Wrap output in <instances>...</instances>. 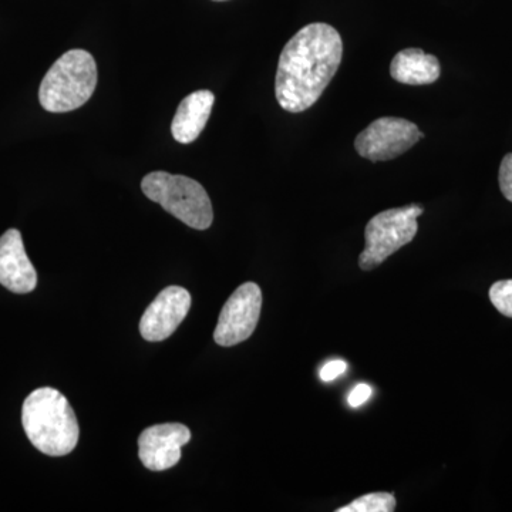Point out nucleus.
Here are the masks:
<instances>
[{
    "label": "nucleus",
    "instance_id": "nucleus-1",
    "mask_svg": "<svg viewBox=\"0 0 512 512\" xmlns=\"http://www.w3.org/2000/svg\"><path fill=\"white\" fill-rule=\"evenodd\" d=\"M342 36L328 23H311L286 43L279 57L275 94L289 113L311 109L339 70Z\"/></svg>",
    "mask_w": 512,
    "mask_h": 512
},
{
    "label": "nucleus",
    "instance_id": "nucleus-2",
    "mask_svg": "<svg viewBox=\"0 0 512 512\" xmlns=\"http://www.w3.org/2000/svg\"><path fill=\"white\" fill-rule=\"evenodd\" d=\"M22 424L30 443L46 456H67L79 443L76 414L69 400L52 387H42L26 397Z\"/></svg>",
    "mask_w": 512,
    "mask_h": 512
},
{
    "label": "nucleus",
    "instance_id": "nucleus-3",
    "mask_svg": "<svg viewBox=\"0 0 512 512\" xmlns=\"http://www.w3.org/2000/svg\"><path fill=\"white\" fill-rule=\"evenodd\" d=\"M97 86V64L89 52L73 49L64 53L43 77L39 101L49 113L80 109Z\"/></svg>",
    "mask_w": 512,
    "mask_h": 512
},
{
    "label": "nucleus",
    "instance_id": "nucleus-4",
    "mask_svg": "<svg viewBox=\"0 0 512 512\" xmlns=\"http://www.w3.org/2000/svg\"><path fill=\"white\" fill-rule=\"evenodd\" d=\"M141 190L148 200L160 204L188 227L204 231L214 221V211L207 191L198 181L185 175L154 171L143 178Z\"/></svg>",
    "mask_w": 512,
    "mask_h": 512
},
{
    "label": "nucleus",
    "instance_id": "nucleus-5",
    "mask_svg": "<svg viewBox=\"0 0 512 512\" xmlns=\"http://www.w3.org/2000/svg\"><path fill=\"white\" fill-rule=\"evenodd\" d=\"M423 212L421 205L413 204L375 215L366 227V248L360 254V269L372 271L394 252L410 244L419 229L417 218L423 215Z\"/></svg>",
    "mask_w": 512,
    "mask_h": 512
},
{
    "label": "nucleus",
    "instance_id": "nucleus-6",
    "mask_svg": "<svg viewBox=\"0 0 512 512\" xmlns=\"http://www.w3.org/2000/svg\"><path fill=\"white\" fill-rule=\"evenodd\" d=\"M423 137L424 134L412 121L380 117L356 137L355 148L360 157L380 163L402 156Z\"/></svg>",
    "mask_w": 512,
    "mask_h": 512
},
{
    "label": "nucleus",
    "instance_id": "nucleus-7",
    "mask_svg": "<svg viewBox=\"0 0 512 512\" xmlns=\"http://www.w3.org/2000/svg\"><path fill=\"white\" fill-rule=\"evenodd\" d=\"M262 291L254 282L239 286L222 308L214 340L224 348L238 345L251 338L259 322Z\"/></svg>",
    "mask_w": 512,
    "mask_h": 512
},
{
    "label": "nucleus",
    "instance_id": "nucleus-8",
    "mask_svg": "<svg viewBox=\"0 0 512 512\" xmlns=\"http://www.w3.org/2000/svg\"><path fill=\"white\" fill-rule=\"evenodd\" d=\"M191 431L180 423L148 427L138 439V457L150 471H165L177 466L183 447L190 443Z\"/></svg>",
    "mask_w": 512,
    "mask_h": 512
},
{
    "label": "nucleus",
    "instance_id": "nucleus-9",
    "mask_svg": "<svg viewBox=\"0 0 512 512\" xmlns=\"http://www.w3.org/2000/svg\"><path fill=\"white\" fill-rule=\"evenodd\" d=\"M191 295L181 286H168L151 302L140 320V333L148 342L170 338L190 312Z\"/></svg>",
    "mask_w": 512,
    "mask_h": 512
},
{
    "label": "nucleus",
    "instance_id": "nucleus-10",
    "mask_svg": "<svg viewBox=\"0 0 512 512\" xmlns=\"http://www.w3.org/2000/svg\"><path fill=\"white\" fill-rule=\"evenodd\" d=\"M0 284L13 293L35 291L37 274L18 229H8L0 237Z\"/></svg>",
    "mask_w": 512,
    "mask_h": 512
},
{
    "label": "nucleus",
    "instance_id": "nucleus-11",
    "mask_svg": "<svg viewBox=\"0 0 512 512\" xmlns=\"http://www.w3.org/2000/svg\"><path fill=\"white\" fill-rule=\"evenodd\" d=\"M215 96L210 90H198L188 94L175 113L171 134L181 144L194 143L210 119Z\"/></svg>",
    "mask_w": 512,
    "mask_h": 512
},
{
    "label": "nucleus",
    "instance_id": "nucleus-12",
    "mask_svg": "<svg viewBox=\"0 0 512 512\" xmlns=\"http://www.w3.org/2000/svg\"><path fill=\"white\" fill-rule=\"evenodd\" d=\"M390 74L396 82L424 86L439 80L441 67L436 56L427 55L417 47H409L394 56L390 64Z\"/></svg>",
    "mask_w": 512,
    "mask_h": 512
},
{
    "label": "nucleus",
    "instance_id": "nucleus-13",
    "mask_svg": "<svg viewBox=\"0 0 512 512\" xmlns=\"http://www.w3.org/2000/svg\"><path fill=\"white\" fill-rule=\"evenodd\" d=\"M396 510V498L389 493H372L362 495L338 512H392Z\"/></svg>",
    "mask_w": 512,
    "mask_h": 512
},
{
    "label": "nucleus",
    "instance_id": "nucleus-14",
    "mask_svg": "<svg viewBox=\"0 0 512 512\" xmlns=\"http://www.w3.org/2000/svg\"><path fill=\"white\" fill-rule=\"evenodd\" d=\"M490 299L501 315L512 318V279L495 282L490 288Z\"/></svg>",
    "mask_w": 512,
    "mask_h": 512
},
{
    "label": "nucleus",
    "instance_id": "nucleus-15",
    "mask_svg": "<svg viewBox=\"0 0 512 512\" xmlns=\"http://www.w3.org/2000/svg\"><path fill=\"white\" fill-rule=\"evenodd\" d=\"M498 181H500V188L504 197L512 202V153L507 154L501 161Z\"/></svg>",
    "mask_w": 512,
    "mask_h": 512
},
{
    "label": "nucleus",
    "instance_id": "nucleus-16",
    "mask_svg": "<svg viewBox=\"0 0 512 512\" xmlns=\"http://www.w3.org/2000/svg\"><path fill=\"white\" fill-rule=\"evenodd\" d=\"M346 369H348V365L343 360H332V362L326 363L322 370H320V379L325 383L332 382V380L338 379L340 375H343Z\"/></svg>",
    "mask_w": 512,
    "mask_h": 512
},
{
    "label": "nucleus",
    "instance_id": "nucleus-17",
    "mask_svg": "<svg viewBox=\"0 0 512 512\" xmlns=\"http://www.w3.org/2000/svg\"><path fill=\"white\" fill-rule=\"evenodd\" d=\"M370 396H372V387L369 384L360 383L349 394L348 402L352 407H359L365 404Z\"/></svg>",
    "mask_w": 512,
    "mask_h": 512
},
{
    "label": "nucleus",
    "instance_id": "nucleus-18",
    "mask_svg": "<svg viewBox=\"0 0 512 512\" xmlns=\"http://www.w3.org/2000/svg\"><path fill=\"white\" fill-rule=\"evenodd\" d=\"M215 2H227V0H215Z\"/></svg>",
    "mask_w": 512,
    "mask_h": 512
}]
</instances>
